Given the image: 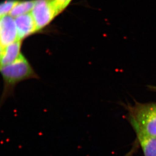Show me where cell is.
Returning <instances> with one entry per match:
<instances>
[{"instance_id":"6da1fadb","label":"cell","mask_w":156,"mask_h":156,"mask_svg":"<svg viewBox=\"0 0 156 156\" xmlns=\"http://www.w3.org/2000/svg\"><path fill=\"white\" fill-rule=\"evenodd\" d=\"M128 119L136 134L156 137V103H139L128 107Z\"/></svg>"},{"instance_id":"7a4b0ae2","label":"cell","mask_w":156,"mask_h":156,"mask_svg":"<svg viewBox=\"0 0 156 156\" xmlns=\"http://www.w3.org/2000/svg\"><path fill=\"white\" fill-rule=\"evenodd\" d=\"M0 73L6 85L10 86L37 77L33 68L22 54L12 63L0 68Z\"/></svg>"},{"instance_id":"3957f363","label":"cell","mask_w":156,"mask_h":156,"mask_svg":"<svg viewBox=\"0 0 156 156\" xmlns=\"http://www.w3.org/2000/svg\"><path fill=\"white\" fill-rule=\"evenodd\" d=\"M31 14L38 31L48 26L59 13L53 0H35Z\"/></svg>"},{"instance_id":"277c9868","label":"cell","mask_w":156,"mask_h":156,"mask_svg":"<svg viewBox=\"0 0 156 156\" xmlns=\"http://www.w3.org/2000/svg\"><path fill=\"white\" fill-rule=\"evenodd\" d=\"M19 40L13 17L6 15L0 18V45L3 48Z\"/></svg>"},{"instance_id":"5b68a950","label":"cell","mask_w":156,"mask_h":156,"mask_svg":"<svg viewBox=\"0 0 156 156\" xmlns=\"http://www.w3.org/2000/svg\"><path fill=\"white\" fill-rule=\"evenodd\" d=\"M19 40L37 32L36 24L31 13H27L16 17L15 20Z\"/></svg>"},{"instance_id":"8992f818","label":"cell","mask_w":156,"mask_h":156,"mask_svg":"<svg viewBox=\"0 0 156 156\" xmlns=\"http://www.w3.org/2000/svg\"><path fill=\"white\" fill-rule=\"evenodd\" d=\"M21 41L17 40L3 48L0 56V68L14 62L21 55Z\"/></svg>"},{"instance_id":"52a82bcc","label":"cell","mask_w":156,"mask_h":156,"mask_svg":"<svg viewBox=\"0 0 156 156\" xmlns=\"http://www.w3.org/2000/svg\"><path fill=\"white\" fill-rule=\"evenodd\" d=\"M136 135L144 156H156V137L143 134Z\"/></svg>"},{"instance_id":"ba28073f","label":"cell","mask_w":156,"mask_h":156,"mask_svg":"<svg viewBox=\"0 0 156 156\" xmlns=\"http://www.w3.org/2000/svg\"><path fill=\"white\" fill-rule=\"evenodd\" d=\"M35 0L17 2L10 12V15L12 17H17L27 14V12L32 10L35 5Z\"/></svg>"},{"instance_id":"9c48e42d","label":"cell","mask_w":156,"mask_h":156,"mask_svg":"<svg viewBox=\"0 0 156 156\" xmlns=\"http://www.w3.org/2000/svg\"><path fill=\"white\" fill-rule=\"evenodd\" d=\"M18 1L9 0L0 3V18L10 13Z\"/></svg>"},{"instance_id":"30bf717a","label":"cell","mask_w":156,"mask_h":156,"mask_svg":"<svg viewBox=\"0 0 156 156\" xmlns=\"http://www.w3.org/2000/svg\"><path fill=\"white\" fill-rule=\"evenodd\" d=\"M72 0H53L59 14L62 12L69 5Z\"/></svg>"},{"instance_id":"8fae6325","label":"cell","mask_w":156,"mask_h":156,"mask_svg":"<svg viewBox=\"0 0 156 156\" xmlns=\"http://www.w3.org/2000/svg\"><path fill=\"white\" fill-rule=\"evenodd\" d=\"M3 47L0 45V56H1V55L2 52V50H3Z\"/></svg>"},{"instance_id":"7c38bea8","label":"cell","mask_w":156,"mask_h":156,"mask_svg":"<svg viewBox=\"0 0 156 156\" xmlns=\"http://www.w3.org/2000/svg\"><path fill=\"white\" fill-rule=\"evenodd\" d=\"M151 89L155 90L156 91V87H151Z\"/></svg>"}]
</instances>
